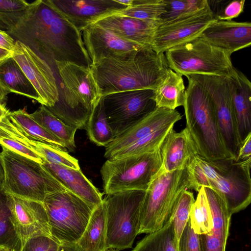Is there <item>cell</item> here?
<instances>
[{"mask_svg": "<svg viewBox=\"0 0 251 251\" xmlns=\"http://www.w3.org/2000/svg\"><path fill=\"white\" fill-rule=\"evenodd\" d=\"M178 241L170 221L160 229L148 234L131 251H178Z\"/></svg>", "mask_w": 251, "mask_h": 251, "instance_id": "836d02e7", "label": "cell"}, {"mask_svg": "<svg viewBox=\"0 0 251 251\" xmlns=\"http://www.w3.org/2000/svg\"><path fill=\"white\" fill-rule=\"evenodd\" d=\"M0 247L7 250L21 251V240L11 220L10 195L0 190Z\"/></svg>", "mask_w": 251, "mask_h": 251, "instance_id": "1f68e13d", "label": "cell"}, {"mask_svg": "<svg viewBox=\"0 0 251 251\" xmlns=\"http://www.w3.org/2000/svg\"><path fill=\"white\" fill-rule=\"evenodd\" d=\"M104 112L115 137L156 108L154 91L140 89L111 93L101 98Z\"/></svg>", "mask_w": 251, "mask_h": 251, "instance_id": "8fae6325", "label": "cell"}, {"mask_svg": "<svg viewBox=\"0 0 251 251\" xmlns=\"http://www.w3.org/2000/svg\"><path fill=\"white\" fill-rule=\"evenodd\" d=\"M195 201L193 193L188 190H184L180 195L171 212L169 220L172 223L178 241L189 220Z\"/></svg>", "mask_w": 251, "mask_h": 251, "instance_id": "74e56055", "label": "cell"}, {"mask_svg": "<svg viewBox=\"0 0 251 251\" xmlns=\"http://www.w3.org/2000/svg\"><path fill=\"white\" fill-rule=\"evenodd\" d=\"M10 195L11 220L22 247L34 237L47 236L52 238L43 202Z\"/></svg>", "mask_w": 251, "mask_h": 251, "instance_id": "2e32d148", "label": "cell"}, {"mask_svg": "<svg viewBox=\"0 0 251 251\" xmlns=\"http://www.w3.org/2000/svg\"><path fill=\"white\" fill-rule=\"evenodd\" d=\"M146 191L129 190L106 195V249L132 248L139 234L141 209Z\"/></svg>", "mask_w": 251, "mask_h": 251, "instance_id": "9c48e42d", "label": "cell"}, {"mask_svg": "<svg viewBox=\"0 0 251 251\" xmlns=\"http://www.w3.org/2000/svg\"><path fill=\"white\" fill-rule=\"evenodd\" d=\"M178 251H201L199 235L193 230L189 220L177 243Z\"/></svg>", "mask_w": 251, "mask_h": 251, "instance_id": "b9f144b4", "label": "cell"}, {"mask_svg": "<svg viewBox=\"0 0 251 251\" xmlns=\"http://www.w3.org/2000/svg\"><path fill=\"white\" fill-rule=\"evenodd\" d=\"M6 251H16L7 250Z\"/></svg>", "mask_w": 251, "mask_h": 251, "instance_id": "6f0895ef", "label": "cell"}, {"mask_svg": "<svg viewBox=\"0 0 251 251\" xmlns=\"http://www.w3.org/2000/svg\"><path fill=\"white\" fill-rule=\"evenodd\" d=\"M216 21L207 4L198 11L159 25L155 31L151 48L157 53H164L170 49L200 37Z\"/></svg>", "mask_w": 251, "mask_h": 251, "instance_id": "4fadbf2b", "label": "cell"}, {"mask_svg": "<svg viewBox=\"0 0 251 251\" xmlns=\"http://www.w3.org/2000/svg\"><path fill=\"white\" fill-rule=\"evenodd\" d=\"M39 96V102L53 106L59 98L57 80L50 65L35 52L19 41H15L11 52Z\"/></svg>", "mask_w": 251, "mask_h": 251, "instance_id": "5bb4252c", "label": "cell"}, {"mask_svg": "<svg viewBox=\"0 0 251 251\" xmlns=\"http://www.w3.org/2000/svg\"><path fill=\"white\" fill-rule=\"evenodd\" d=\"M85 129L90 140L98 146L106 147L115 138L108 123L101 99L93 109Z\"/></svg>", "mask_w": 251, "mask_h": 251, "instance_id": "d6a6232c", "label": "cell"}, {"mask_svg": "<svg viewBox=\"0 0 251 251\" xmlns=\"http://www.w3.org/2000/svg\"><path fill=\"white\" fill-rule=\"evenodd\" d=\"M0 29L4 30V29L7 30V27L6 25H5L3 23H2L1 21H0Z\"/></svg>", "mask_w": 251, "mask_h": 251, "instance_id": "db71d44e", "label": "cell"}, {"mask_svg": "<svg viewBox=\"0 0 251 251\" xmlns=\"http://www.w3.org/2000/svg\"><path fill=\"white\" fill-rule=\"evenodd\" d=\"M186 77L188 84L183 106L186 128L196 144L199 155L209 161L233 159L224 144L210 97L200 84Z\"/></svg>", "mask_w": 251, "mask_h": 251, "instance_id": "277c9868", "label": "cell"}, {"mask_svg": "<svg viewBox=\"0 0 251 251\" xmlns=\"http://www.w3.org/2000/svg\"><path fill=\"white\" fill-rule=\"evenodd\" d=\"M160 149L144 154L107 159L100 173L104 193L146 191L162 169Z\"/></svg>", "mask_w": 251, "mask_h": 251, "instance_id": "ba28073f", "label": "cell"}, {"mask_svg": "<svg viewBox=\"0 0 251 251\" xmlns=\"http://www.w3.org/2000/svg\"><path fill=\"white\" fill-rule=\"evenodd\" d=\"M211 211L213 227L209 233L199 235L201 251H225L232 215L219 195L204 187Z\"/></svg>", "mask_w": 251, "mask_h": 251, "instance_id": "7402d4cb", "label": "cell"}, {"mask_svg": "<svg viewBox=\"0 0 251 251\" xmlns=\"http://www.w3.org/2000/svg\"><path fill=\"white\" fill-rule=\"evenodd\" d=\"M55 65L61 80L59 98L53 106L47 107L65 124L84 129L102 97L91 68L68 62H56Z\"/></svg>", "mask_w": 251, "mask_h": 251, "instance_id": "3957f363", "label": "cell"}, {"mask_svg": "<svg viewBox=\"0 0 251 251\" xmlns=\"http://www.w3.org/2000/svg\"><path fill=\"white\" fill-rule=\"evenodd\" d=\"M251 157L233 161L227 172L210 184V188L222 198L231 215L245 209L251 203Z\"/></svg>", "mask_w": 251, "mask_h": 251, "instance_id": "9a60e30c", "label": "cell"}, {"mask_svg": "<svg viewBox=\"0 0 251 251\" xmlns=\"http://www.w3.org/2000/svg\"><path fill=\"white\" fill-rule=\"evenodd\" d=\"M30 115L49 132L63 142L66 149L70 151H75L76 128L64 123L43 105Z\"/></svg>", "mask_w": 251, "mask_h": 251, "instance_id": "f546056e", "label": "cell"}, {"mask_svg": "<svg viewBox=\"0 0 251 251\" xmlns=\"http://www.w3.org/2000/svg\"><path fill=\"white\" fill-rule=\"evenodd\" d=\"M49 1L80 32L99 20L128 7L117 0H49Z\"/></svg>", "mask_w": 251, "mask_h": 251, "instance_id": "e0dca14e", "label": "cell"}, {"mask_svg": "<svg viewBox=\"0 0 251 251\" xmlns=\"http://www.w3.org/2000/svg\"><path fill=\"white\" fill-rule=\"evenodd\" d=\"M213 17L217 21H231L244 11L245 0H207Z\"/></svg>", "mask_w": 251, "mask_h": 251, "instance_id": "60d3db41", "label": "cell"}, {"mask_svg": "<svg viewBox=\"0 0 251 251\" xmlns=\"http://www.w3.org/2000/svg\"><path fill=\"white\" fill-rule=\"evenodd\" d=\"M165 0H129V6L116 14L159 25L161 15L165 11Z\"/></svg>", "mask_w": 251, "mask_h": 251, "instance_id": "e575fe53", "label": "cell"}, {"mask_svg": "<svg viewBox=\"0 0 251 251\" xmlns=\"http://www.w3.org/2000/svg\"><path fill=\"white\" fill-rule=\"evenodd\" d=\"M154 91L156 107L174 110L184 104L186 89L182 76L170 68L163 81Z\"/></svg>", "mask_w": 251, "mask_h": 251, "instance_id": "f1b7e54d", "label": "cell"}, {"mask_svg": "<svg viewBox=\"0 0 251 251\" xmlns=\"http://www.w3.org/2000/svg\"><path fill=\"white\" fill-rule=\"evenodd\" d=\"M228 78L241 145L251 133V83L243 73L235 68Z\"/></svg>", "mask_w": 251, "mask_h": 251, "instance_id": "cb8c5ba5", "label": "cell"}, {"mask_svg": "<svg viewBox=\"0 0 251 251\" xmlns=\"http://www.w3.org/2000/svg\"><path fill=\"white\" fill-rule=\"evenodd\" d=\"M181 118L176 110L156 107L105 147L104 157L113 159L118 152L133 142L164 127L174 126Z\"/></svg>", "mask_w": 251, "mask_h": 251, "instance_id": "ac0fdd59", "label": "cell"}, {"mask_svg": "<svg viewBox=\"0 0 251 251\" xmlns=\"http://www.w3.org/2000/svg\"><path fill=\"white\" fill-rule=\"evenodd\" d=\"M96 24L126 41L151 47L157 24L116 13L99 20Z\"/></svg>", "mask_w": 251, "mask_h": 251, "instance_id": "44dd1931", "label": "cell"}, {"mask_svg": "<svg viewBox=\"0 0 251 251\" xmlns=\"http://www.w3.org/2000/svg\"><path fill=\"white\" fill-rule=\"evenodd\" d=\"M8 93L0 85V103L6 105L7 95Z\"/></svg>", "mask_w": 251, "mask_h": 251, "instance_id": "c3c4849f", "label": "cell"}, {"mask_svg": "<svg viewBox=\"0 0 251 251\" xmlns=\"http://www.w3.org/2000/svg\"><path fill=\"white\" fill-rule=\"evenodd\" d=\"M165 0L166 10L160 17V25L198 11L207 5V0Z\"/></svg>", "mask_w": 251, "mask_h": 251, "instance_id": "f35d334b", "label": "cell"}, {"mask_svg": "<svg viewBox=\"0 0 251 251\" xmlns=\"http://www.w3.org/2000/svg\"><path fill=\"white\" fill-rule=\"evenodd\" d=\"M189 220L193 230L198 235L209 233L212 228V213L204 187H201L198 192Z\"/></svg>", "mask_w": 251, "mask_h": 251, "instance_id": "d590c367", "label": "cell"}, {"mask_svg": "<svg viewBox=\"0 0 251 251\" xmlns=\"http://www.w3.org/2000/svg\"><path fill=\"white\" fill-rule=\"evenodd\" d=\"M11 55V52L0 48V62Z\"/></svg>", "mask_w": 251, "mask_h": 251, "instance_id": "f907efd6", "label": "cell"}, {"mask_svg": "<svg viewBox=\"0 0 251 251\" xmlns=\"http://www.w3.org/2000/svg\"><path fill=\"white\" fill-rule=\"evenodd\" d=\"M201 37L231 54L251 44V23L217 21L210 25Z\"/></svg>", "mask_w": 251, "mask_h": 251, "instance_id": "ffe728a7", "label": "cell"}, {"mask_svg": "<svg viewBox=\"0 0 251 251\" xmlns=\"http://www.w3.org/2000/svg\"><path fill=\"white\" fill-rule=\"evenodd\" d=\"M57 251H83L77 244H59Z\"/></svg>", "mask_w": 251, "mask_h": 251, "instance_id": "7dc6e473", "label": "cell"}, {"mask_svg": "<svg viewBox=\"0 0 251 251\" xmlns=\"http://www.w3.org/2000/svg\"><path fill=\"white\" fill-rule=\"evenodd\" d=\"M233 161L232 158L209 161L199 154L193 157L186 165L192 189L198 192L201 187L210 188L211 183L223 176Z\"/></svg>", "mask_w": 251, "mask_h": 251, "instance_id": "484cf974", "label": "cell"}, {"mask_svg": "<svg viewBox=\"0 0 251 251\" xmlns=\"http://www.w3.org/2000/svg\"><path fill=\"white\" fill-rule=\"evenodd\" d=\"M231 53L201 37L169 49L165 52L171 70L185 76L192 75L229 76L233 72Z\"/></svg>", "mask_w": 251, "mask_h": 251, "instance_id": "52a82bcc", "label": "cell"}, {"mask_svg": "<svg viewBox=\"0 0 251 251\" xmlns=\"http://www.w3.org/2000/svg\"><path fill=\"white\" fill-rule=\"evenodd\" d=\"M106 207L103 200L95 207L86 227L76 243L83 251H103L105 249Z\"/></svg>", "mask_w": 251, "mask_h": 251, "instance_id": "83f0119b", "label": "cell"}, {"mask_svg": "<svg viewBox=\"0 0 251 251\" xmlns=\"http://www.w3.org/2000/svg\"><path fill=\"white\" fill-rule=\"evenodd\" d=\"M43 204L52 238L59 244H76L95 208L68 190L47 194Z\"/></svg>", "mask_w": 251, "mask_h": 251, "instance_id": "30bf717a", "label": "cell"}, {"mask_svg": "<svg viewBox=\"0 0 251 251\" xmlns=\"http://www.w3.org/2000/svg\"><path fill=\"white\" fill-rule=\"evenodd\" d=\"M173 127V126L164 127L137 140L118 152L113 159L152 152L159 150L166 135Z\"/></svg>", "mask_w": 251, "mask_h": 251, "instance_id": "8d00e7d4", "label": "cell"}, {"mask_svg": "<svg viewBox=\"0 0 251 251\" xmlns=\"http://www.w3.org/2000/svg\"><path fill=\"white\" fill-rule=\"evenodd\" d=\"M91 69L102 97L128 90H154L169 67L164 53L146 46L125 56L103 58Z\"/></svg>", "mask_w": 251, "mask_h": 251, "instance_id": "7a4b0ae2", "label": "cell"}, {"mask_svg": "<svg viewBox=\"0 0 251 251\" xmlns=\"http://www.w3.org/2000/svg\"><path fill=\"white\" fill-rule=\"evenodd\" d=\"M59 245V244H58L57 243L55 242L51 247L49 251H57Z\"/></svg>", "mask_w": 251, "mask_h": 251, "instance_id": "f5cc1de1", "label": "cell"}, {"mask_svg": "<svg viewBox=\"0 0 251 251\" xmlns=\"http://www.w3.org/2000/svg\"><path fill=\"white\" fill-rule=\"evenodd\" d=\"M186 77L200 84L210 97L224 144L235 161L241 143L228 77L204 75H192Z\"/></svg>", "mask_w": 251, "mask_h": 251, "instance_id": "7c38bea8", "label": "cell"}, {"mask_svg": "<svg viewBox=\"0 0 251 251\" xmlns=\"http://www.w3.org/2000/svg\"><path fill=\"white\" fill-rule=\"evenodd\" d=\"M251 157V133L249 134L241 144L235 161L246 160Z\"/></svg>", "mask_w": 251, "mask_h": 251, "instance_id": "f6af8a7d", "label": "cell"}, {"mask_svg": "<svg viewBox=\"0 0 251 251\" xmlns=\"http://www.w3.org/2000/svg\"><path fill=\"white\" fill-rule=\"evenodd\" d=\"M55 242L53 239L47 236L34 237L25 243L21 251H49Z\"/></svg>", "mask_w": 251, "mask_h": 251, "instance_id": "ee69618b", "label": "cell"}, {"mask_svg": "<svg viewBox=\"0 0 251 251\" xmlns=\"http://www.w3.org/2000/svg\"><path fill=\"white\" fill-rule=\"evenodd\" d=\"M103 251H117L115 249H106L104 250H103Z\"/></svg>", "mask_w": 251, "mask_h": 251, "instance_id": "11a10c76", "label": "cell"}, {"mask_svg": "<svg viewBox=\"0 0 251 251\" xmlns=\"http://www.w3.org/2000/svg\"><path fill=\"white\" fill-rule=\"evenodd\" d=\"M10 113L6 105L0 103V120L8 115Z\"/></svg>", "mask_w": 251, "mask_h": 251, "instance_id": "681fc988", "label": "cell"}, {"mask_svg": "<svg viewBox=\"0 0 251 251\" xmlns=\"http://www.w3.org/2000/svg\"><path fill=\"white\" fill-rule=\"evenodd\" d=\"M15 43V40L6 31L0 29V48L12 52Z\"/></svg>", "mask_w": 251, "mask_h": 251, "instance_id": "bcb514c9", "label": "cell"}, {"mask_svg": "<svg viewBox=\"0 0 251 251\" xmlns=\"http://www.w3.org/2000/svg\"><path fill=\"white\" fill-rule=\"evenodd\" d=\"M43 166L68 190L95 207L102 201L101 194L80 169H74L44 161Z\"/></svg>", "mask_w": 251, "mask_h": 251, "instance_id": "d4e9b609", "label": "cell"}, {"mask_svg": "<svg viewBox=\"0 0 251 251\" xmlns=\"http://www.w3.org/2000/svg\"><path fill=\"white\" fill-rule=\"evenodd\" d=\"M8 117L13 123L35 139L65 151L63 142L40 125L24 109L10 112Z\"/></svg>", "mask_w": 251, "mask_h": 251, "instance_id": "4dcf8cb0", "label": "cell"}, {"mask_svg": "<svg viewBox=\"0 0 251 251\" xmlns=\"http://www.w3.org/2000/svg\"><path fill=\"white\" fill-rule=\"evenodd\" d=\"M6 250L7 249H6L5 248L0 247V251H6Z\"/></svg>", "mask_w": 251, "mask_h": 251, "instance_id": "9f6ffc18", "label": "cell"}, {"mask_svg": "<svg viewBox=\"0 0 251 251\" xmlns=\"http://www.w3.org/2000/svg\"><path fill=\"white\" fill-rule=\"evenodd\" d=\"M192 189L187 167L171 172L162 169L146 191L141 209L139 234L161 229L168 222L181 193Z\"/></svg>", "mask_w": 251, "mask_h": 251, "instance_id": "8992f818", "label": "cell"}, {"mask_svg": "<svg viewBox=\"0 0 251 251\" xmlns=\"http://www.w3.org/2000/svg\"><path fill=\"white\" fill-rule=\"evenodd\" d=\"M3 189L17 197L43 202L48 193L67 189L38 162L2 147Z\"/></svg>", "mask_w": 251, "mask_h": 251, "instance_id": "5b68a950", "label": "cell"}, {"mask_svg": "<svg viewBox=\"0 0 251 251\" xmlns=\"http://www.w3.org/2000/svg\"><path fill=\"white\" fill-rule=\"evenodd\" d=\"M162 169L171 172L185 168L190 159L199 154L196 144L185 128L180 132L172 128L160 148Z\"/></svg>", "mask_w": 251, "mask_h": 251, "instance_id": "603a6c76", "label": "cell"}, {"mask_svg": "<svg viewBox=\"0 0 251 251\" xmlns=\"http://www.w3.org/2000/svg\"><path fill=\"white\" fill-rule=\"evenodd\" d=\"M4 180L3 171L0 162V190L3 188Z\"/></svg>", "mask_w": 251, "mask_h": 251, "instance_id": "816d5d0a", "label": "cell"}, {"mask_svg": "<svg viewBox=\"0 0 251 251\" xmlns=\"http://www.w3.org/2000/svg\"><path fill=\"white\" fill-rule=\"evenodd\" d=\"M0 145L14 152L28 157L42 164L43 160L36 152L22 145L14 139L0 134Z\"/></svg>", "mask_w": 251, "mask_h": 251, "instance_id": "7bdbcfd3", "label": "cell"}, {"mask_svg": "<svg viewBox=\"0 0 251 251\" xmlns=\"http://www.w3.org/2000/svg\"><path fill=\"white\" fill-rule=\"evenodd\" d=\"M29 5L30 3L24 0H0V21L6 25L7 30L12 28L22 18Z\"/></svg>", "mask_w": 251, "mask_h": 251, "instance_id": "ab89813d", "label": "cell"}, {"mask_svg": "<svg viewBox=\"0 0 251 251\" xmlns=\"http://www.w3.org/2000/svg\"><path fill=\"white\" fill-rule=\"evenodd\" d=\"M0 85L8 94L16 93L39 102L37 92L11 55L0 62Z\"/></svg>", "mask_w": 251, "mask_h": 251, "instance_id": "4316f807", "label": "cell"}, {"mask_svg": "<svg viewBox=\"0 0 251 251\" xmlns=\"http://www.w3.org/2000/svg\"><path fill=\"white\" fill-rule=\"evenodd\" d=\"M81 35L91 66L103 58L125 56L146 47L124 40L96 24L83 29Z\"/></svg>", "mask_w": 251, "mask_h": 251, "instance_id": "d6986e66", "label": "cell"}, {"mask_svg": "<svg viewBox=\"0 0 251 251\" xmlns=\"http://www.w3.org/2000/svg\"><path fill=\"white\" fill-rule=\"evenodd\" d=\"M6 31L49 65L68 62L86 68L91 67L81 32L56 11L49 0L30 3L18 23Z\"/></svg>", "mask_w": 251, "mask_h": 251, "instance_id": "6da1fadb", "label": "cell"}]
</instances>
